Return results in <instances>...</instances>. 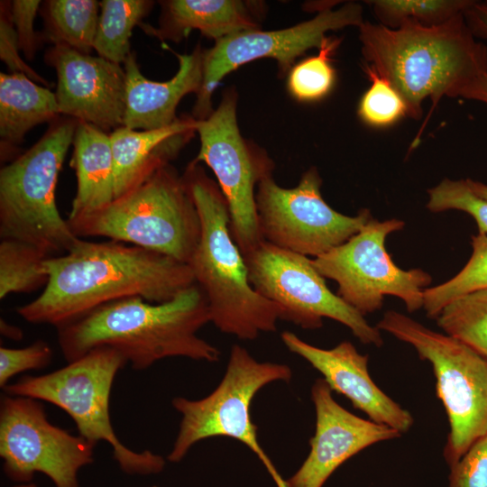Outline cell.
I'll return each mask as SVG.
<instances>
[{
    "label": "cell",
    "mask_w": 487,
    "mask_h": 487,
    "mask_svg": "<svg viewBox=\"0 0 487 487\" xmlns=\"http://www.w3.org/2000/svg\"><path fill=\"white\" fill-rule=\"evenodd\" d=\"M445 332L487 357V288L449 302L436 317Z\"/></svg>",
    "instance_id": "cell-27"
},
{
    "label": "cell",
    "mask_w": 487,
    "mask_h": 487,
    "mask_svg": "<svg viewBox=\"0 0 487 487\" xmlns=\"http://www.w3.org/2000/svg\"><path fill=\"white\" fill-rule=\"evenodd\" d=\"M45 61L57 72L60 114L111 133L124 126L126 76L120 64L54 45Z\"/></svg>",
    "instance_id": "cell-16"
},
{
    "label": "cell",
    "mask_w": 487,
    "mask_h": 487,
    "mask_svg": "<svg viewBox=\"0 0 487 487\" xmlns=\"http://www.w3.org/2000/svg\"><path fill=\"white\" fill-rule=\"evenodd\" d=\"M471 0H374L372 10L381 24L391 29L404 21L424 25H437L471 5Z\"/></svg>",
    "instance_id": "cell-29"
},
{
    "label": "cell",
    "mask_w": 487,
    "mask_h": 487,
    "mask_svg": "<svg viewBox=\"0 0 487 487\" xmlns=\"http://www.w3.org/2000/svg\"><path fill=\"white\" fill-rule=\"evenodd\" d=\"M253 288L281 309V318L304 329H318L323 318L347 326L363 344L381 347L377 326L326 286L308 256L262 242L244 255Z\"/></svg>",
    "instance_id": "cell-11"
},
{
    "label": "cell",
    "mask_w": 487,
    "mask_h": 487,
    "mask_svg": "<svg viewBox=\"0 0 487 487\" xmlns=\"http://www.w3.org/2000/svg\"><path fill=\"white\" fill-rule=\"evenodd\" d=\"M179 69L167 81H153L141 72L134 52L124 63L126 76V109L124 126L132 130H154L172 124L181 98L198 94L203 82L204 50L198 45L191 53H175Z\"/></svg>",
    "instance_id": "cell-19"
},
{
    "label": "cell",
    "mask_w": 487,
    "mask_h": 487,
    "mask_svg": "<svg viewBox=\"0 0 487 487\" xmlns=\"http://www.w3.org/2000/svg\"><path fill=\"white\" fill-rule=\"evenodd\" d=\"M95 446L52 425L41 400L1 398L0 456L5 474L19 484L42 473L56 487H79L78 471L94 461Z\"/></svg>",
    "instance_id": "cell-14"
},
{
    "label": "cell",
    "mask_w": 487,
    "mask_h": 487,
    "mask_svg": "<svg viewBox=\"0 0 487 487\" xmlns=\"http://www.w3.org/2000/svg\"><path fill=\"white\" fill-rule=\"evenodd\" d=\"M94 50L97 56L116 64L124 63L131 51L133 28L150 13L149 0H102Z\"/></svg>",
    "instance_id": "cell-25"
},
{
    "label": "cell",
    "mask_w": 487,
    "mask_h": 487,
    "mask_svg": "<svg viewBox=\"0 0 487 487\" xmlns=\"http://www.w3.org/2000/svg\"><path fill=\"white\" fill-rule=\"evenodd\" d=\"M372 85L362 96L358 114L363 121L372 126L390 125L407 115V106L400 93L372 67H364Z\"/></svg>",
    "instance_id": "cell-31"
},
{
    "label": "cell",
    "mask_w": 487,
    "mask_h": 487,
    "mask_svg": "<svg viewBox=\"0 0 487 487\" xmlns=\"http://www.w3.org/2000/svg\"><path fill=\"white\" fill-rule=\"evenodd\" d=\"M197 120L182 115L172 124L154 130L122 126L110 133L115 170V199L143 183L170 164L194 136Z\"/></svg>",
    "instance_id": "cell-20"
},
{
    "label": "cell",
    "mask_w": 487,
    "mask_h": 487,
    "mask_svg": "<svg viewBox=\"0 0 487 487\" xmlns=\"http://www.w3.org/2000/svg\"><path fill=\"white\" fill-rule=\"evenodd\" d=\"M449 487H487V434L450 467Z\"/></svg>",
    "instance_id": "cell-34"
},
{
    "label": "cell",
    "mask_w": 487,
    "mask_h": 487,
    "mask_svg": "<svg viewBox=\"0 0 487 487\" xmlns=\"http://www.w3.org/2000/svg\"><path fill=\"white\" fill-rule=\"evenodd\" d=\"M362 53L402 96L407 115L422 116V102L463 97L487 75V48L476 41L460 13L437 25L404 21L395 29L363 22Z\"/></svg>",
    "instance_id": "cell-2"
},
{
    "label": "cell",
    "mask_w": 487,
    "mask_h": 487,
    "mask_svg": "<svg viewBox=\"0 0 487 487\" xmlns=\"http://www.w3.org/2000/svg\"><path fill=\"white\" fill-rule=\"evenodd\" d=\"M404 226L400 219L372 218L346 242L312 259L325 279L337 283L336 294L363 317L381 309L386 295L400 299L409 312L423 308L432 277L422 269H400L385 248L387 236Z\"/></svg>",
    "instance_id": "cell-10"
},
{
    "label": "cell",
    "mask_w": 487,
    "mask_h": 487,
    "mask_svg": "<svg viewBox=\"0 0 487 487\" xmlns=\"http://www.w3.org/2000/svg\"><path fill=\"white\" fill-rule=\"evenodd\" d=\"M323 378L315 381L311 399L316 412L310 452L288 487H322L345 461L370 446L401 436L386 425L362 418L343 408Z\"/></svg>",
    "instance_id": "cell-17"
},
{
    "label": "cell",
    "mask_w": 487,
    "mask_h": 487,
    "mask_svg": "<svg viewBox=\"0 0 487 487\" xmlns=\"http://www.w3.org/2000/svg\"><path fill=\"white\" fill-rule=\"evenodd\" d=\"M280 336L290 352L305 359L323 375L332 391L346 397L369 419L401 435L412 427V415L377 386L369 372L368 355L360 354L352 343L343 341L331 349H323L289 331Z\"/></svg>",
    "instance_id": "cell-18"
},
{
    "label": "cell",
    "mask_w": 487,
    "mask_h": 487,
    "mask_svg": "<svg viewBox=\"0 0 487 487\" xmlns=\"http://www.w3.org/2000/svg\"><path fill=\"white\" fill-rule=\"evenodd\" d=\"M376 326L410 345L431 364L449 422L444 457L452 467L487 434V357L395 310L385 312Z\"/></svg>",
    "instance_id": "cell-8"
},
{
    "label": "cell",
    "mask_w": 487,
    "mask_h": 487,
    "mask_svg": "<svg viewBox=\"0 0 487 487\" xmlns=\"http://www.w3.org/2000/svg\"><path fill=\"white\" fill-rule=\"evenodd\" d=\"M466 181L469 187L473 190L475 194L479 197L487 199V185L479 181H475L472 179H466Z\"/></svg>",
    "instance_id": "cell-39"
},
{
    "label": "cell",
    "mask_w": 487,
    "mask_h": 487,
    "mask_svg": "<svg viewBox=\"0 0 487 487\" xmlns=\"http://www.w3.org/2000/svg\"><path fill=\"white\" fill-rule=\"evenodd\" d=\"M43 268L47 285L17 313L29 323L57 328L124 298L167 302L196 283L188 263L113 240L80 238L67 253L44 260Z\"/></svg>",
    "instance_id": "cell-1"
},
{
    "label": "cell",
    "mask_w": 487,
    "mask_h": 487,
    "mask_svg": "<svg viewBox=\"0 0 487 487\" xmlns=\"http://www.w3.org/2000/svg\"><path fill=\"white\" fill-rule=\"evenodd\" d=\"M321 184L314 167L293 188L280 187L272 176L262 179L255 201L263 241L316 258L346 242L372 218L367 208L354 216L335 211L323 198Z\"/></svg>",
    "instance_id": "cell-13"
},
{
    "label": "cell",
    "mask_w": 487,
    "mask_h": 487,
    "mask_svg": "<svg viewBox=\"0 0 487 487\" xmlns=\"http://www.w3.org/2000/svg\"><path fill=\"white\" fill-rule=\"evenodd\" d=\"M208 322L207 299L195 283L163 303L135 296L104 304L58 328V342L68 363L101 346L120 352L134 370L176 356L213 363L220 351L197 335Z\"/></svg>",
    "instance_id": "cell-3"
},
{
    "label": "cell",
    "mask_w": 487,
    "mask_h": 487,
    "mask_svg": "<svg viewBox=\"0 0 487 487\" xmlns=\"http://www.w3.org/2000/svg\"><path fill=\"white\" fill-rule=\"evenodd\" d=\"M99 11L100 4L96 0L44 1L41 9L44 21L43 41L90 54L94 50Z\"/></svg>",
    "instance_id": "cell-24"
},
{
    "label": "cell",
    "mask_w": 487,
    "mask_h": 487,
    "mask_svg": "<svg viewBox=\"0 0 487 487\" xmlns=\"http://www.w3.org/2000/svg\"><path fill=\"white\" fill-rule=\"evenodd\" d=\"M472 255L464 267L447 281L424 290L423 308L429 318L438 317L455 299L487 288V234L471 237Z\"/></svg>",
    "instance_id": "cell-28"
},
{
    "label": "cell",
    "mask_w": 487,
    "mask_h": 487,
    "mask_svg": "<svg viewBox=\"0 0 487 487\" xmlns=\"http://www.w3.org/2000/svg\"><path fill=\"white\" fill-rule=\"evenodd\" d=\"M359 4L347 3L337 10H321L309 21L278 31L249 30L218 41L204 50L203 82L192 111L196 120L207 118L214 111L211 96L219 82L241 65L261 58H272L281 71H287L306 51L320 48L326 32L347 26L359 27L363 23Z\"/></svg>",
    "instance_id": "cell-15"
},
{
    "label": "cell",
    "mask_w": 487,
    "mask_h": 487,
    "mask_svg": "<svg viewBox=\"0 0 487 487\" xmlns=\"http://www.w3.org/2000/svg\"><path fill=\"white\" fill-rule=\"evenodd\" d=\"M250 4L235 0L163 1L159 28L143 23L142 28L149 34L172 41H179L191 30L218 41L239 32L260 29Z\"/></svg>",
    "instance_id": "cell-22"
},
{
    "label": "cell",
    "mask_w": 487,
    "mask_h": 487,
    "mask_svg": "<svg viewBox=\"0 0 487 487\" xmlns=\"http://www.w3.org/2000/svg\"><path fill=\"white\" fill-rule=\"evenodd\" d=\"M236 93L227 89L204 120H197L200 149L194 159L216 177L226 200L234 241L244 255L263 242L256 208L255 187L272 176L273 162L264 151L245 141L236 119Z\"/></svg>",
    "instance_id": "cell-12"
},
{
    "label": "cell",
    "mask_w": 487,
    "mask_h": 487,
    "mask_svg": "<svg viewBox=\"0 0 487 487\" xmlns=\"http://www.w3.org/2000/svg\"><path fill=\"white\" fill-rule=\"evenodd\" d=\"M427 194V208L431 212L464 211L474 218L479 234H487V199L475 194L466 179L446 178L428 189Z\"/></svg>",
    "instance_id": "cell-32"
},
{
    "label": "cell",
    "mask_w": 487,
    "mask_h": 487,
    "mask_svg": "<svg viewBox=\"0 0 487 487\" xmlns=\"http://www.w3.org/2000/svg\"><path fill=\"white\" fill-rule=\"evenodd\" d=\"M78 120L58 117L29 150L0 170V237L31 244L49 257L67 253L80 238L56 204V186Z\"/></svg>",
    "instance_id": "cell-5"
},
{
    "label": "cell",
    "mask_w": 487,
    "mask_h": 487,
    "mask_svg": "<svg viewBox=\"0 0 487 487\" xmlns=\"http://www.w3.org/2000/svg\"><path fill=\"white\" fill-rule=\"evenodd\" d=\"M290 368L286 364L258 362L239 345L231 348L225 375L207 397L191 400L183 397L172 400L181 416L179 429L168 460L181 461L198 441L212 436H228L240 441L261 460L277 487H288L257 437L252 421L251 405L256 393L274 381H289Z\"/></svg>",
    "instance_id": "cell-9"
},
{
    "label": "cell",
    "mask_w": 487,
    "mask_h": 487,
    "mask_svg": "<svg viewBox=\"0 0 487 487\" xmlns=\"http://www.w3.org/2000/svg\"><path fill=\"white\" fill-rule=\"evenodd\" d=\"M56 94L23 73H0L1 155L21 144L34 126L60 117Z\"/></svg>",
    "instance_id": "cell-23"
},
{
    "label": "cell",
    "mask_w": 487,
    "mask_h": 487,
    "mask_svg": "<svg viewBox=\"0 0 487 487\" xmlns=\"http://www.w3.org/2000/svg\"><path fill=\"white\" fill-rule=\"evenodd\" d=\"M78 238L103 236L188 263L201 234V221L182 176L170 164L71 225Z\"/></svg>",
    "instance_id": "cell-6"
},
{
    "label": "cell",
    "mask_w": 487,
    "mask_h": 487,
    "mask_svg": "<svg viewBox=\"0 0 487 487\" xmlns=\"http://www.w3.org/2000/svg\"><path fill=\"white\" fill-rule=\"evenodd\" d=\"M464 16L473 36L487 40V2L473 1L464 10ZM464 98L487 104V75L476 81Z\"/></svg>",
    "instance_id": "cell-37"
},
{
    "label": "cell",
    "mask_w": 487,
    "mask_h": 487,
    "mask_svg": "<svg viewBox=\"0 0 487 487\" xmlns=\"http://www.w3.org/2000/svg\"><path fill=\"white\" fill-rule=\"evenodd\" d=\"M182 177L201 221L200 238L188 264L206 295L211 322L241 340L274 332L281 309L253 288L244 256L232 237L227 203L217 182L194 160Z\"/></svg>",
    "instance_id": "cell-4"
},
{
    "label": "cell",
    "mask_w": 487,
    "mask_h": 487,
    "mask_svg": "<svg viewBox=\"0 0 487 487\" xmlns=\"http://www.w3.org/2000/svg\"><path fill=\"white\" fill-rule=\"evenodd\" d=\"M72 145L77 191L67 219L69 225L103 210L115 199L110 133L78 121Z\"/></svg>",
    "instance_id": "cell-21"
},
{
    "label": "cell",
    "mask_w": 487,
    "mask_h": 487,
    "mask_svg": "<svg viewBox=\"0 0 487 487\" xmlns=\"http://www.w3.org/2000/svg\"><path fill=\"white\" fill-rule=\"evenodd\" d=\"M51 346L37 340L23 348L0 347V387L9 384L11 378L30 370H40L48 366L52 359Z\"/></svg>",
    "instance_id": "cell-33"
},
{
    "label": "cell",
    "mask_w": 487,
    "mask_h": 487,
    "mask_svg": "<svg viewBox=\"0 0 487 487\" xmlns=\"http://www.w3.org/2000/svg\"><path fill=\"white\" fill-rule=\"evenodd\" d=\"M16 32L11 18L10 1L0 4V59L11 73H23L36 83L51 86L34 71L20 56Z\"/></svg>",
    "instance_id": "cell-35"
},
{
    "label": "cell",
    "mask_w": 487,
    "mask_h": 487,
    "mask_svg": "<svg viewBox=\"0 0 487 487\" xmlns=\"http://www.w3.org/2000/svg\"><path fill=\"white\" fill-rule=\"evenodd\" d=\"M13 487H38L36 484L34 483H32V482H29V483H20V484H17V485H14ZM151 487H158V486H151Z\"/></svg>",
    "instance_id": "cell-40"
},
{
    "label": "cell",
    "mask_w": 487,
    "mask_h": 487,
    "mask_svg": "<svg viewBox=\"0 0 487 487\" xmlns=\"http://www.w3.org/2000/svg\"><path fill=\"white\" fill-rule=\"evenodd\" d=\"M126 363L117 350L96 347L60 369L40 376H23L3 390L6 394L46 401L64 410L80 436L94 445L104 441L111 446L114 459L126 473H157L165 465L162 456L149 450H131L120 441L111 422L113 382Z\"/></svg>",
    "instance_id": "cell-7"
},
{
    "label": "cell",
    "mask_w": 487,
    "mask_h": 487,
    "mask_svg": "<svg viewBox=\"0 0 487 487\" xmlns=\"http://www.w3.org/2000/svg\"><path fill=\"white\" fill-rule=\"evenodd\" d=\"M337 44V39L326 38L319 48L318 55L307 58L291 69L288 87L294 97L301 101H314L330 92L335 72L329 57Z\"/></svg>",
    "instance_id": "cell-30"
},
{
    "label": "cell",
    "mask_w": 487,
    "mask_h": 487,
    "mask_svg": "<svg viewBox=\"0 0 487 487\" xmlns=\"http://www.w3.org/2000/svg\"><path fill=\"white\" fill-rule=\"evenodd\" d=\"M49 256L38 247L19 240L0 242V299L12 293H30L45 287L49 276L43 262Z\"/></svg>",
    "instance_id": "cell-26"
},
{
    "label": "cell",
    "mask_w": 487,
    "mask_h": 487,
    "mask_svg": "<svg viewBox=\"0 0 487 487\" xmlns=\"http://www.w3.org/2000/svg\"><path fill=\"white\" fill-rule=\"evenodd\" d=\"M41 5L39 0L10 1L11 18L16 32L20 51L27 60H32L41 41V35L34 31L33 23Z\"/></svg>",
    "instance_id": "cell-36"
},
{
    "label": "cell",
    "mask_w": 487,
    "mask_h": 487,
    "mask_svg": "<svg viewBox=\"0 0 487 487\" xmlns=\"http://www.w3.org/2000/svg\"><path fill=\"white\" fill-rule=\"evenodd\" d=\"M1 334L9 339L21 340L23 336V331L18 326L9 324L3 318L0 320Z\"/></svg>",
    "instance_id": "cell-38"
}]
</instances>
